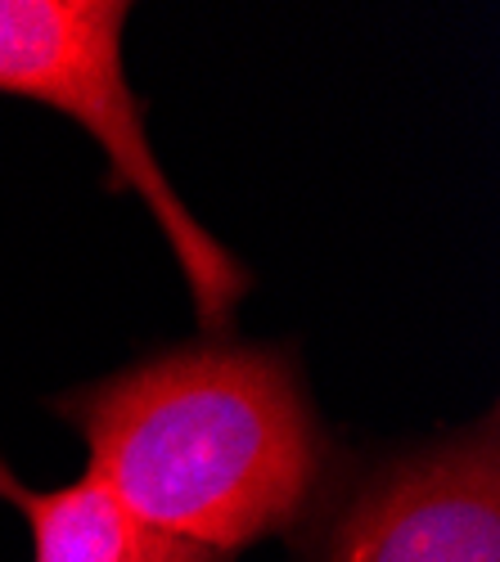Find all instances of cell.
Segmentation results:
<instances>
[{
  "label": "cell",
  "instance_id": "obj_1",
  "mask_svg": "<svg viewBox=\"0 0 500 562\" xmlns=\"http://www.w3.org/2000/svg\"><path fill=\"white\" fill-rule=\"evenodd\" d=\"M55 409L135 527L221 558L289 527L325 468L321 424L280 347H171Z\"/></svg>",
  "mask_w": 500,
  "mask_h": 562
},
{
  "label": "cell",
  "instance_id": "obj_2",
  "mask_svg": "<svg viewBox=\"0 0 500 562\" xmlns=\"http://www.w3.org/2000/svg\"><path fill=\"white\" fill-rule=\"evenodd\" d=\"M126 14V0H0V95L51 104L96 139L118 184H126L163 229L199 324L221 338L253 289V274L203 229L158 167L141 95L122 64Z\"/></svg>",
  "mask_w": 500,
  "mask_h": 562
},
{
  "label": "cell",
  "instance_id": "obj_3",
  "mask_svg": "<svg viewBox=\"0 0 500 562\" xmlns=\"http://www.w3.org/2000/svg\"><path fill=\"white\" fill-rule=\"evenodd\" d=\"M325 562H500L496 414L379 473L338 518Z\"/></svg>",
  "mask_w": 500,
  "mask_h": 562
},
{
  "label": "cell",
  "instance_id": "obj_4",
  "mask_svg": "<svg viewBox=\"0 0 500 562\" xmlns=\"http://www.w3.org/2000/svg\"><path fill=\"white\" fill-rule=\"evenodd\" d=\"M0 499L23 508L32 527V562H135L145 531L135 527L100 477H81L59 491H32L0 459Z\"/></svg>",
  "mask_w": 500,
  "mask_h": 562
},
{
  "label": "cell",
  "instance_id": "obj_5",
  "mask_svg": "<svg viewBox=\"0 0 500 562\" xmlns=\"http://www.w3.org/2000/svg\"><path fill=\"white\" fill-rule=\"evenodd\" d=\"M135 562H225V558L221 553H208V549H195V544L163 540V536H145L141 558H135Z\"/></svg>",
  "mask_w": 500,
  "mask_h": 562
}]
</instances>
